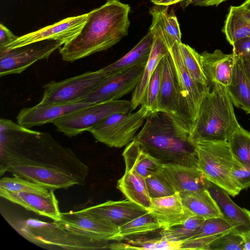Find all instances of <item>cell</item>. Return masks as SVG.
Wrapping results in <instances>:
<instances>
[{"mask_svg":"<svg viewBox=\"0 0 250 250\" xmlns=\"http://www.w3.org/2000/svg\"><path fill=\"white\" fill-rule=\"evenodd\" d=\"M122 155L125 163V171L135 170L145 178L157 172L161 164L135 140L126 146Z\"/></svg>","mask_w":250,"mask_h":250,"instance_id":"obj_25","label":"cell"},{"mask_svg":"<svg viewBox=\"0 0 250 250\" xmlns=\"http://www.w3.org/2000/svg\"><path fill=\"white\" fill-rule=\"evenodd\" d=\"M227 141L235 159L243 165L250 164V132L240 125Z\"/></svg>","mask_w":250,"mask_h":250,"instance_id":"obj_33","label":"cell"},{"mask_svg":"<svg viewBox=\"0 0 250 250\" xmlns=\"http://www.w3.org/2000/svg\"><path fill=\"white\" fill-rule=\"evenodd\" d=\"M146 65H138L112 75L82 100L95 104L120 99L133 91L142 76Z\"/></svg>","mask_w":250,"mask_h":250,"instance_id":"obj_14","label":"cell"},{"mask_svg":"<svg viewBox=\"0 0 250 250\" xmlns=\"http://www.w3.org/2000/svg\"><path fill=\"white\" fill-rule=\"evenodd\" d=\"M130 11L128 4L112 0L88 12L80 32L59 49L62 60L73 62L117 44L128 35Z\"/></svg>","mask_w":250,"mask_h":250,"instance_id":"obj_2","label":"cell"},{"mask_svg":"<svg viewBox=\"0 0 250 250\" xmlns=\"http://www.w3.org/2000/svg\"><path fill=\"white\" fill-rule=\"evenodd\" d=\"M151 112L145 104L135 112L113 114L93 126L89 131L99 142L121 148L132 142Z\"/></svg>","mask_w":250,"mask_h":250,"instance_id":"obj_7","label":"cell"},{"mask_svg":"<svg viewBox=\"0 0 250 250\" xmlns=\"http://www.w3.org/2000/svg\"><path fill=\"white\" fill-rule=\"evenodd\" d=\"M145 179L151 198L167 196L176 192L159 170Z\"/></svg>","mask_w":250,"mask_h":250,"instance_id":"obj_39","label":"cell"},{"mask_svg":"<svg viewBox=\"0 0 250 250\" xmlns=\"http://www.w3.org/2000/svg\"><path fill=\"white\" fill-rule=\"evenodd\" d=\"M197 167L210 183L234 197L242 189L231 174L236 160L227 141L194 142Z\"/></svg>","mask_w":250,"mask_h":250,"instance_id":"obj_6","label":"cell"},{"mask_svg":"<svg viewBox=\"0 0 250 250\" xmlns=\"http://www.w3.org/2000/svg\"><path fill=\"white\" fill-rule=\"evenodd\" d=\"M205 219L193 215L183 224L168 229H162L160 231L161 236L167 239L176 241H183L195 236L199 231Z\"/></svg>","mask_w":250,"mask_h":250,"instance_id":"obj_34","label":"cell"},{"mask_svg":"<svg viewBox=\"0 0 250 250\" xmlns=\"http://www.w3.org/2000/svg\"><path fill=\"white\" fill-rule=\"evenodd\" d=\"M244 242V250H250V231L242 236Z\"/></svg>","mask_w":250,"mask_h":250,"instance_id":"obj_46","label":"cell"},{"mask_svg":"<svg viewBox=\"0 0 250 250\" xmlns=\"http://www.w3.org/2000/svg\"><path fill=\"white\" fill-rule=\"evenodd\" d=\"M242 61L245 73L250 82V60H242Z\"/></svg>","mask_w":250,"mask_h":250,"instance_id":"obj_47","label":"cell"},{"mask_svg":"<svg viewBox=\"0 0 250 250\" xmlns=\"http://www.w3.org/2000/svg\"><path fill=\"white\" fill-rule=\"evenodd\" d=\"M18 37L3 24H0V50L3 49Z\"/></svg>","mask_w":250,"mask_h":250,"instance_id":"obj_43","label":"cell"},{"mask_svg":"<svg viewBox=\"0 0 250 250\" xmlns=\"http://www.w3.org/2000/svg\"><path fill=\"white\" fill-rule=\"evenodd\" d=\"M222 31L231 45L250 37V14L242 5L229 7Z\"/></svg>","mask_w":250,"mask_h":250,"instance_id":"obj_30","label":"cell"},{"mask_svg":"<svg viewBox=\"0 0 250 250\" xmlns=\"http://www.w3.org/2000/svg\"><path fill=\"white\" fill-rule=\"evenodd\" d=\"M87 214L108 221L118 227L148 211L128 199L107 201L81 209Z\"/></svg>","mask_w":250,"mask_h":250,"instance_id":"obj_20","label":"cell"},{"mask_svg":"<svg viewBox=\"0 0 250 250\" xmlns=\"http://www.w3.org/2000/svg\"><path fill=\"white\" fill-rule=\"evenodd\" d=\"M183 0H151V2L155 5L169 6L178 2H180Z\"/></svg>","mask_w":250,"mask_h":250,"instance_id":"obj_45","label":"cell"},{"mask_svg":"<svg viewBox=\"0 0 250 250\" xmlns=\"http://www.w3.org/2000/svg\"><path fill=\"white\" fill-rule=\"evenodd\" d=\"M148 212L162 229L183 224L193 214L184 206L179 192L163 197L151 198Z\"/></svg>","mask_w":250,"mask_h":250,"instance_id":"obj_17","label":"cell"},{"mask_svg":"<svg viewBox=\"0 0 250 250\" xmlns=\"http://www.w3.org/2000/svg\"><path fill=\"white\" fill-rule=\"evenodd\" d=\"M217 202L223 217L234 227V231L241 235L250 231V211L235 203L229 194L223 189L210 183L208 188Z\"/></svg>","mask_w":250,"mask_h":250,"instance_id":"obj_23","label":"cell"},{"mask_svg":"<svg viewBox=\"0 0 250 250\" xmlns=\"http://www.w3.org/2000/svg\"><path fill=\"white\" fill-rule=\"evenodd\" d=\"M181 57L190 76L198 83L208 85V81L200 60V54L188 44L179 43Z\"/></svg>","mask_w":250,"mask_h":250,"instance_id":"obj_36","label":"cell"},{"mask_svg":"<svg viewBox=\"0 0 250 250\" xmlns=\"http://www.w3.org/2000/svg\"><path fill=\"white\" fill-rule=\"evenodd\" d=\"M200 60L210 89L215 84L226 87L229 84L234 64L232 53L225 54L218 49L212 52L204 51L200 54Z\"/></svg>","mask_w":250,"mask_h":250,"instance_id":"obj_22","label":"cell"},{"mask_svg":"<svg viewBox=\"0 0 250 250\" xmlns=\"http://www.w3.org/2000/svg\"><path fill=\"white\" fill-rule=\"evenodd\" d=\"M162 71L163 62L162 59L149 80L143 104H145L151 111H157Z\"/></svg>","mask_w":250,"mask_h":250,"instance_id":"obj_38","label":"cell"},{"mask_svg":"<svg viewBox=\"0 0 250 250\" xmlns=\"http://www.w3.org/2000/svg\"><path fill=\"white\" fill-rule=\"evenodd\" d=\"M231 174L242 190L250 187V164L243 165L236 160Z\"/></svg>","mask_w":250,"mask_h":250,"instance_id":"obj_41","label":"cell"},{"mask_svg":"<svg viewBox=\"0 0 250 250\" xmlns=\"http://www.w3.org/2000/svg\"><path fill=\"white\" fill-rule=\"evenodd\" d=\"M153 38L154 33L149 30L147 34L125 56L102 69L113 75L136 65L146 64L151 51Z\"/></svg>","mask_w":250,"mask_h":250,"instance_id":"obj_24","label":"cell"},{"mask_svg":"<svg viewBox=\"0 0 250 250\" xmlns=\"http://www.w3.org/2000/svg\"><path fill=\"white\" fill-rule=\"evenodd\" d=\"M241 5L250 14V0H246Z\"/></svg>","mask_w":250,"mask_h":250,"instance_id":"obj_48","label":"cell"},{"mask_svg":"<svg viewBox=\"0 0 250 250\" xmlns=\"http://www.w3.org/2000/svg\"><path fill=\"white\" fill-rule=\"evenodd\" d=\"M154 33L151 51L142 76L133 90L130 100L131 110L136 109L144 103L146 89L149 80L162 59L169 52L161 31L150 25L149 29Z\"/></svg>","mask_w":250,"mask_h":250,"instance_id":"obj_21","label":"cell"},{"mask_svg":"<svg viewBox=\"0 0 250 250\" xmlns=\"http://www.w3.org/2000/svg\"><path fill=\"white\" fill-rule=\"evenodd\" d=\"M10 226L30 242L49 249L58 247L63 250H95L106 249L105 242H101L72 233L55 221L46 222L38 219H19L3 215Z\"/></svg>","mask_w":250,"mask_h":250,"instance_id":"obj_5","label":"cell"},{"mask_svg":"<svg viewBox=\"0 0 250 250\" xmlns=\"http://www.w3.org/2000/svg\"><path fill=\"white\" fill-rule=\"evenodd\" d=\"M227 0H183L180 2L183 8L192 5L199 6H217Z\"/></svg>","mask_w":250,"mask_h":250,"instance_id":"obj_44","label":"cell"},{"mask_svg":"<svg viewBox=\"0 0 250 250\" xmlns=\"http://www.w3.org/2000/svg\"><path fill=\"white\" fill-rule=\"evenodd\" d=\"M232 46L233 56L243 61L250 60V37L237 41Z\"/></svg>","mask_w":250,"mask_h":250,"instance_id":"obj_42","label":"cell"},{"mask_svg":"<svg viewBox=\"0 0 250 250\" xmlns=\"http://www.w3.org/2000/svg\"><path fill=\"white\" fill-rule=\"evenodd\" d=\"M192 129L174 114L151 111L134 140L161 163L197 167Z\"/></svg>","mask_w":250,"mask_h":250,"instance_id":"obj_3","label":"cell"},{"mask_svg":"<svg viewBox=\"0 0 250 250\" xmlns=\"http://www.w3.org/2000/svg\"><path fill=\"white\" fill-rule=\"evenodd\" d=\"M179 194L184 206L193 215L205 219L223 217L217 202L208 189Z\"/></svg>","mask_w":250,"mask_h":250,"instance_id":"obj_28","label":"cell"},{"mask_svg":"<svg viewBox=\"0 0 250 250\" xmlns=\"http://www.w3.org/2000/svg\"><path fill=\"white\" fill-rule=\"evenodd\" d=\"M163 71L157 111L176 115L181 101V88L170 52L162 58Z\"/></svg>","mask_w":250,"mask_h":250,"instance_id":"obj_18","label":"cell"},{"mask_svg":"<svg viewBox=\"0 0 250 250\" xmlns=\"http://www.w3.org/2000/svg\"><path fill=\"white\" fill-rule=\"evenodd\" d=\"M0 172H9L49 190L83 185L89 170L49 133L0 119Z\"/></svg>","mask_w":250,"mask_h":250,"instance_id":"obj_1","label":"cell"},{"mask_svg":"<svg viewBox=\"0 0 250 250\" xmlns=\"http://www.w3.org/2000/svg\"><path fill=\"white\" fill-rule=\"evenodd\" d=\"M117 188L129 201L148 211L151 203L145 178L135 170L125 171L118 180Z\"/></svg>","mask_w":250,"mask_h":250,"instance_id":"obj_27","label":"cell"},{"mask_svg":"<svg viewBox=\"0 0 250 250\" xmlns=\"http://www.w3.org/2000/svg\"><path fill=\"white\" fill-rule=\"evenodd\" d=\"M87 13L65 18L35 31L19 37L8 44L3 51L48 40L56 41L63 45L73 40L80 32L87 18Z\"/></svg>","mask_w":250,"mask_h":250,"instance_id":"obj_13","label":"cell"},{"mask_svg":"<svg viewBox=\"0 0 250 250\" xmlns=\"http://www.w3.org/2000/svg\"><path fill=\"white\" fill-rule=\"evenodd\" d=\"M0 195L39 215L55 221L61 219V212L54 190H50L49 193L45 195L29 192H12L0 188Z\"/></svg>","mask_w":250,"mask_h":250,"instance_id":"obj_19","label":"cell"},{"mask_svg":"<svg viewBox=\"0 0 250 250\" xmlns=\"http://www.w3.org/2000/svg\"><path fill=\"white\" fill-rule=\"evenodd\" d=\"M234 229L233 226L224 217L211 218L205 219L199 232L192 237L210 245L215 239Z\"/></svg>","mask_w":250,"mask_h":250,"instance_id":"obj_35","label":"cell"},{"mask_svg":"<svg viewBox=\"0 0 250 250\" xmlns=\"http://www.w3.org/2000/svg\"><path fill=\"white\" fill-rule=\"evenodd\" d=\"M111 76L101 68L60 82L51 81L43 86L44 92L40 103H65L82 100Z\"/></svg>","mask_w":250,"mask_h":250,"instance_id":"obj_9","label":"cell"},{"mask_svg":"<svg viewBox=\"0 0 250 250\" xmlns=\"http://www.w3.org/2000/svg\"><path fill=\"white\" fill-rule=\"evenodd\" d=\"M63 44L56 41L39 42L0 51V76L20 74L35 62L47 59Z\"/></svg>","mask_w":250,"mask_h":250,"instance_id":"obj_11","label":"cell"},{"mask_svg":"<svg viewBox=\"0 0 250 250\" xmlns=\"http://www.w3.org/2000/svg\"><path fill=\"white\" fill-rule=\"evenodd\" d=\"M91 103L80 100L65 103H41L22 108L17 116L18 123L28 128L47 123L64 116Z\"/></svg>","mask_w":250,"mask_h":250,"instance_id":"obj_15","label":"cell"},{"mask_svg":"<svg viewBox=\"0 0 250 250\" xmlns=\"http://www.w3.org/2000/svg\"><path fill=\"white\" fill-rule=\"evenodd\" d=\"M107 1H112V0H116V1H120V0H106Z\"/></svg>","mask_w":250,"mask_h":250,"instance_id":"obj_49","label":"cell"},{"mask_svg":"<svg viewBox=\"0 0 250 250\" xmlns=\"http://www.w3.org/2000/svg\"><path fill=\"white\" fill-rule=\"evenodd\" d=\"M179 43H175L169 49L176 66L181 88L180 104L175 115L192 129L201 103L210 88L208 86L198 83L190 76L182 61Z\"/></svg>","mask_w":250,"mask_h":250,"instance_id":"obj_10","label":"cell"},{"mask_svg":"<svg viewBox=\"0 0 250 250\" xmlns=\"http://www.w3.org/2000/svg\"><path fill=\"white\" fill-rule=\"evenodd\" d=\"M209 250H244L243 237L232 230L212 241L209 245Z\"/></svg>","mask_w":250,"mask_h":250,"instance_id":"obj_40","label":"cell"},{"mask_svg":"<svg viewBox=\"0 0 250 250\" xmlns=\"http://www.w3.org/2000/svg\"><path fill=\"white\" fill-rule=\"evenodd\" d=\"M55 222L72 233L101 242L112 241L119 230L118 227L111 222L81 210L61 212L60 220Z\"/></svg>","mask_w":250,"mask_h":250,"instance_id":"obj_12","label":"cell"},{"mask_svg":"<svg viewBox=\"0 0 250 250\" xmlns=\"http://www.w3.org/2000/svg\"><path fill=\"white\" fill-rule=\"evenodd\" d=\"M168 7L155 4L150 8L149 13L152 18L151 25L159 29L170 49L176 42H182V35L176 16L172 10L168 13Z\"/></svg>","mask_w":250,"mask_h":250,"instance_id":"obj_29","label":"cell"},{"mask_svg":"<svg viewBox=\"0 0 250 250\" xmlns=\"http://www.w3.org/2000/svg\"><path fill=\"white\" fill-rule=\"evenodd\" d=\"M233 56L234 64L231 81L226 88L233 104L250 114V82L245 73L242 59Z\"/></svg>","mask_w":250,"mask_h":250,"instance_id":"obj_26","label":"cell"},{"mask_svg":"<svg viewBox=\"0 0 250 250\" xmlns=\"http://www.w3.org/2000/svg\"><path fill=\"white\" fill-rule=\"evenodd\" d=\"M161 229L155 218L149 212L137 217L118 227V233L112 241H120L130 237L155 231Z\"/></svg>","mask_w":250,"mask_h":250,"instance_id":"obj_31","label":"cell"},{"mask_svg":"<svg viewBox=\"0 0 250 250\" xmlns=\"http://www.w3.org/2000/svg\"><path fill=\"white\" fill-rule=\"evenodd\" d=\"M112 243L107 246L112 250H181L182 241H172L163 236L148 238L140 237L130 239L126 243Z\"/></svg>","mask_w":250,"mask_h":250,"instance_id":"obj_32","label":"cell"},{"mask_svg":"<svg viewBox=\"0 0 250 250\" xmlns=\"http://www.w3.org/2000/svg\"><path fill=\"white\" fill-rule=\"evenodd\" d=\"M240 125L226 87L215 84L204 98L190 139L199 141H227Z\"/></svg>","mask_w":250,"mask_h":250,"instance_id":"obj_4","label":"cell"},{"mask_svg":"<svg viewBox=\"0 0 250 250\" xmlns=\"http://www.w3.org/2000/svg\"><path fill=\"white\" fill-rule=\"evenodd\" d=\"M4 177L0 180V188L12 192H29L48 195L50 190L41 185L34 183L17 175Z\"/></svg>","mask_w":250,"mask_h":250,"instance_id":"obj_37","label":"cell"},{"mask_svg":"<svg viewBox=\"0 0 250 250\" xmlns=\"http://www.w3.org/2000/svg\"><path fill=\"white\" fill-rule=\"evenodd\" d=\"M159 170L176 192L208 189L210 184L197 167L161 163Z\"/></svg>","mask_w":250,"mask_h":250,"instance_id":"obj_16","label":"cell"},{"mask_svg":"<svg viewBox=\"0 0 250 250\" xmlns=\"http://www.w3.org/2000/svg\"><path fill=\"white\" fill-rule=\"evenodd\" d=\"M131 110L130 101L115 100L91 104L52 123L57 130L68 137L89 131L93 126L116 113H127Z\"/></svg>","mask_w":250,"mask_h":250,"instance_id":"obj_8","label":"cell"}]
</instances>
